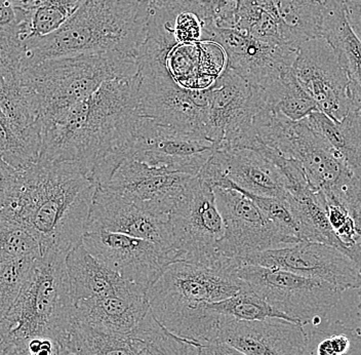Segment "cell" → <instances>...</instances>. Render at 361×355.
I'll return each instance as SVG.
<instances>
[{"mask_svg": "<svg viewBox=\"0 0 361 355\" xmlns=\"http://www.w3.org/2000/svg\"><path fill=\"white\" fill-rule=\"evenodd\" d=\"M168 221L169 217L146 211L123 196L98 186L85 232L109 231L130 235L155 241L171 251Z\"/></svg>", "mask_w": 361, "mask_h": 355, "instance_id": "44dd1931", "label": "cell"}, {"mask_svg": "<svg viewBox=\"0 0 361 355\" xmlns=\"http://www.w3.org/2000/svg\"><path fill=\"white\" fill-rule=\"evenodd\" d=\"M141 74L102 83L89 98L42 128L40 162H71L92 180L140 112Z\"/></svg>", "mask_w": 361, "mask_h": 355, "instance_id": "7a4b0ae2", "label": "cell"}, {"mask_svg": "<svg viewBox=\"0 0 361 355\" xmlns=\"http://www.w3.org/2000/svg\"><path fill=\"white\" fill-rule=\"evenodd\" d=\"M237 273L262 299L303 325L327 318L342 297L329 282L283 269L241 264Z\"/></svg>", "mask_w": 361, "mask_h": 355, "instance_id": "30bf717a", "label": "cell"}, {"mask_svg": "<svg viewBox=\"0 0 361 355\" xmlns=\"http://www.w3.org/2000/svg\"><path fill=\"white\" fill-rule=\"evenodd\" d=\"M259 142L302 167L314 191H329L351 175L335 149L306 121H293L276 110L262 108L254 121Z\"/></svg>", "mask_w": 361, "mask_h": 355, "instance_id": "ba28073f", "label": "cell"}, {"mask_svg": "<svg viewBox=\"0 0 361 355\" xmlns=\"http://www.w3.org/2000/svg\"><path fill=\"white\" fill-rule=\"evenodd\" d=\"M82 243L104 265L148 291L175 255L155 241L109 231L85 232Z\"/></svg>", "mask_w": 361, "mask_h": 355, "instance_id": "9a60e30c", "label": "cell"}, {"mask_svg": "<svg viewBox=\"0 0 361 355\" xmlns=\"http://www.w3.org/2000/svg\"><path fill=\"white\" fill-rule=\"evenodd\" d=\"M306 331L305 355H361L360 327L324 318Z\"/></svg>", "mask_w": 361, "mask_h": 355, "instance_id": "f1b7e54d", "label": "cell"}, {"mask_svg": "<svg viewBox=\"0 0 361 355\" xmlns=\"http://www.w3.org/2000/svg\"><path fill=\"white\" fill-rule=\"evenodd\" d=\"M345 4L350 25L361 40V2L349 0Z\"/></svg>", "mask_w": 361, "mask_h": 355, "instance_id": "b9f144b4", "label": "cell"}, {"mask_svg": "<svg viewBox=\"0 0 361 355\" xmlns=\"http://www.w3.org/2000/svg\"><path fill=\"white\" fill-rule=\"evenodd\" d=\"M241 263L283 269L324 280L342 291L361 288V271L357 265L348 255L327 244L300 241L293 246L255 253Z\"/></svg>", "mask_w": 361, "mask_h": 355, "instance_id": "e0dca14e", "label": "cell"}, {"mask_svg": "<svg viewBox=\"0 0 361 355\" xmlns=\"http://www.w3.org/2000/svg\"><path fill=\"white\" fill-rule=\"evenodd\" d=\"M202 349H203V347H202ZM203 355H207V354H205L204 349H203Z\"/></svg>", "mask_w": 361, "mask_h": 355, "instance_id": "c3c4849f", "label": "cell"}, {"mask_svg": "<svg viewBox=\"0 0 361 355\" xmlns=\"http://www.w3.org/2000/svg\"><path fill=\"white\" fill-rule=\"evenodd\" d=\"M234 30L265 44L288 47L281 22L274 15L262 8L257 0L239 1Z\"/></svg>", "mask_w": 361, "mask_h": 355, "instance_id": "4dcf8cb0", "label": "cell"}, {"mask_svg": "<svg viewBox=\"0 0 361 355\" xmlns=\"http://www.w3.org/2000/svg\"><path fill=\"white\" fill-rule=\"evenodd\" d=\"M193 177L128 160L119 164L104 186L99 187L123 196L146 211L169 217Z\"/></svg>", "mask_w": 361, "mask_h": 355, "instance_id": "d6986e66", "label": "cell"}, {"mask_svg": "<svg viewBox=\"0 0 361 355\" xmlns=\"http://www.w3.org/2000/svg\"><path fill=\"white\" fill-rule=\"evenodd\" d=\"M39 244L19 224L0 212V263L18 258H38Z\"/></svg>", "mask_w": 361, "mask_h": 355, "instance_id": "e575fe53", "label": "cell"}, {"mask_svg": "<svg viewBox=\"0 0 361 355\" xmlns=\"http://www.w3.org/2000/svg\"><path fill=\"white\" fill-rule=\"evenodd\" d=\"M168 225L176 261L211 264L224 258L219 253V243L226 234L225 222L213 187L198 176L192 178L176 203Z\"/></svg>", "mask_w": 361, "mask_h": 355, "instance_id": "9c48e42d", "label": "cell"}, {"mask_svg": "<svg viewBox=\"0 0 361 355\" xmlns=\"http://www.w3.org/2000/svg\"><path fill=\"white\" fill-rule=\"evenodd\" d=\"M256 90L263 101V108L276 110L293 121H303L318 110L314 100L301 87L293 70L267 89Z\"/></svg>", "mask_w": 361, "mask_h": 355, "instance_id": "f546056e", "label": "cell"}, {"mask_svg": "<svg viewBox=\"0 0 361 355\" xmlns=\"http://www.w3.org/2000/svg\"><path fill=\"white\" fill-rule=\"evenodd\" d=\"M307 334L302 323L283 318L240 320L223 316L216 342L245 355H305Z\"/></svg>", "mask_w": 361, "mask_h": 355, "instance_id": "ffe728a7", "label": "cell"}, {"mask_svg": "<svg viewBox=\"0 0 361 355\" xmlns=\"http://www.w3.org/2000/svg\"><path fill=\"white\" fill-rule=\"evenodd\" d=\"M358 297H360V304H358V312H360V331H361V288L360 289V293H358Z\"/></svg>", "mask_w": 361, "mask_h": 355, "instance_id": "bcb514c9", "label": "cell"}, {"mask_svg": "<svg viewBox=\"0 0 361 355\" xmlns=\"http://www.w3.org/2000/svg\"><path fill=\"white\" fill-rule=\"evenodd\" d=\"M263 108L258 90L227 66L209 88L205 137L216 149L250 148L257 141L254 121Z\"/></svg>", "mask_w": 361, "mask_h": 355, "instance_id": "7c38bea8", "label": "cell"}, {"mask_svg": "<svg viewBox=\"0 0 361 355\" xmlns=\"http://www.w3.org/2000/svg\"><path fill=\"white\" fill-rule=\"evenodd\" d=\"M66 265L75 305L79 301L118 293L133 284L97 260L82 241L68 253Z\"/></svg>", "mask_w": 361, "mask_h": 355, "instance_id": "cb8c5ba5", "label": "cell"}, {"mask_svg": "<svg viewBox=\"0 0 361 355\" xmlns=\"http://www.w3.org/2000/svg\"><path fill=\"white\" fill-rule=\"evenodd\" d=\"M18 177L19 172L16 171L0 156V212L11 198L17 184Z\"/></svg>", "mask_w": 361, "mask_h": 355, "instance_id": "ab89813d", "label": "cell"}, {"mask_svg": "<svg viewBox=\"0 0 361 355\" xmlns=\"http://www.w3.org/2000/svg\"><path fill=\"white\" fill-rule=\"evenodd\" d=\"M0 156L16 171L22 172L39 160L40 152L18 135L0 109Z\"/></svg>", "mask_w": 361, "mask_h": 355, "instance_id": "d590c367", "label": "cell"}, {"mask_svg": "<svg viewBox=\"0 0 361 355\" xmlns=\"http://www.w3.org/2000/svg\"><path fill=\"white\" fill-rule=\"evenodd\" d=\"M319 1H324V0H319Z\"/></svg>", "mask_w": 361, "mask_h": 355, "instance_id": "f907efd6", "label": "cell"}, {"mask_svg": "<svg viewBox=\"0 0 361 355\" xmlns=\"http://www.w3.org/2000/svg\"><path fill=\"white\" fill-rule=\"evenodd\" d=\"M240 0H152V6L178 13L191 11L204 21L207 26L234 29L237 6Z\"/></svg>", "mask_w": 361, "mask_h": 355, "instance_id": "1f68e13d", "label": "cell"}, {"mask_svg": "<svg viewBox=\"0 0 361 355\" xmlns=\"http://www.w3.org/2000/svg\"><path fill=\"white\" fill-rule=\"evenodd\" d=\"M0 31H19L18 15L13 0H0Z\"/></svg>", "mask_w": 361, "mask_h": 355, "instance_id": "60d3db41", "label": "cell"}, {"mask_svg": "<svg viewBox=\"0 0 361 355\" xmlns=\"http://www.w3.org/2000/svg\"><path fill=\"white\" fill-rule=\"evenodd\" d=\"M0 355H27L26 352L23 351L20 348L16 346L8 344L0 339Z\"/></svg>", "mask_w": 361, "mask_h": 355, "instance_id": "ee69618b", "label": "cell"}, {"mask_svg": "<svg viewBox=\"0 0 361 355\" xmlns=\"http://www.w3.org/2000/svg\"><path fill=\"white\" fill-rule=\"evenodd\" d=\"M139 72L142 115L161 126L205 137L209 89H183L164 67L142 68Z\"/></svg>", "mask_w": 361, "mask_h": 355, "instance_id": "5bb4252c", "label": "cell"}, {"mask_svg": "<svg viewBox=\"0 0 361 355\" xmlns=\"http://www.w3.org/2000/svg\"><path fill=\"white\" fill-rule=\"evenodd\" d=\"M73 13V11L68 8L53 6V4H45L42 8H37L31 16L30 25H29L30 36L28 40L33 37H42L55 32Z\"/></svg>", "mask_w": 361, "mask_h": 355, "instance_id": "8d00e7d4", "label": "cell"}, {"mask_svg": "<svg viewBox=\"0 0 361 355\" xmlns=\"http://www.w3.org/2000/svg\"><path fill=\"white\" fill-rule=\"evenodd\" d=\"M37 258H18L0 263V322L19 297Z\"/></svg>", "mask_w": 361, "mask_h": 355, "instance_id": "836d02e7", "label": "cell"}, {"mask_svg": "<svg viewBox=\"0 0 361 355\" xmlns=\"http://www.w3.org/2000/svg\"><path fill=\"white\" fill-rule=\"evenodd\" d=\"M207 355H245L225 343L214 342L203 345Z\"/></svg>", "mask_w": 361, "mask_h": 355, "instance_id": "7bdbcfd3", "label": "cell"}, {"mask_svg": "<svg viewBox=\"0 0 361 355\" xmlns=\"http://www.w3.org/2000/svg\"><path fill=\"white\" fill-rule=\"evenodd\" d=\"M204 42L222 45L227 55V66L255 89H267L292 71L297 58L298 49L265 44L234 29L207 26Z\"/></svg>", "mask_w": 361, "mask_h": 355, "instance_id": "ac0fdd59", "label": "cell"}, {"mask_svg": "<svg viewBox=\"0 0 361 355\" xmlns=\"http://www.w3.org/2000/svg\"><path fill=\"white\" fill-rule=\"evenodd\" d=\"M322 37L333 47L351 80L361 89V40L350 25L346 4L324 0Z\"/></svg>", "mask_w": 361, "mask_h": 355, "instance_id": "484cf974", "label": "cell"}, {"mask_svg": "<svg viewBox=\"0 0 361 355\" xmlns=\"http://www.w3.org/2000/svg\"><path fill=\"white\" fill-rule=\"evenodd\" d=\"M68 253L51 250L34 262L19 297L0 322V339L22 349L34 338L66 343L75 318Z\"/></svg>", "mask_w": 361, "mask_h": 355, "instance_id": "5b68a950", "label": "cell"}, {"mask_svg": "<svg viewBox=\"0 0 361 355\" xmlns=\"http://www.w3.org/2000/svg\"><path fill=\"white\" fill-rule=\"evenodd\" d=\"M152 0H85L58 30L23 44L24 64L82 54L135 56L143 44Z\"/></svg>", "mask_w": 361, "mask_h": 355, "instance_id": "277c9868", "label": "cell"}, {"mask_svg": "<svg viewBox=\"0 0 361 355\" xmlns=\"http://www.w3.org/2000/svg\"><path fill=\"white\" fill-rule=\"evenodd\" d=\"M293 71L318 110L333 121H341L352 110L361 109L360 88L324 37L300 45Z\"/></svg>", "mask_w": 361, "mask_h": 355, "instance_id": "8fae6325", "label": "cell"}, {"mask_svg": "<svg viewBox=\"0 0 361 355\" xmlns=\"http://www.w3.org/2000/svg\"><path fill=\"white\" fill-rule=\"evenodd\" d=\"M198 177L213 188H238L255 195L288 198V182L267 156L245 147L218 148Z\"/></svg>", "mask_w": 361, "mask_h": 355, "instance_id": "2e32d148", "label": "cell"}, {"mask_svg": "<svg viewBox=\"0 0 361 355\" xmlns=\"http://www.w3.org/2000/svg\"><path fill=\"white\" fill-rule=\"evenodd\" d=\"M24 47L18 31H0V72L21 69Z\"/></svg>", "mask_w": 361, "mask_h": 355, "instance_id": "f35d334b", "label": "cell"}, {"mask_svg": "<svg viewBox=\"0 0 361 355\" xmlns=\"http://www.w3.org/2000/svg\"><path fill=\"white\" fill-rule=\"evenodd\" d=\"M59 355H75V354H74L73 352L70 351V350L67 349V348L61 347L60 352H59Z\"/></svg>", "mask_w": 361, "mask_h": 355, "instance_id": "f6af8a7d", "label": "cell"}, {"mask_svg": "<svg viewBox=\"0 0 361 355\" xmlns=\"http://www.w3.org/2000/svg\"><path fill=\"white\" fill-rule=\"evenodd\" d=\"M241 262L222 258L214 263L176 261L147 291L155 318L171 334L202 345L218 341L223 315L209 311L247 289L237 269Z\"/></svg>", "mask_w": 361, "mask_h": 355, "instance_id": "3957f363", "label": "cell"}, {"mask_svg": "<svg viewBox=\"0 0 361 355\" xmlns=\"http://www.w3.org/2000/svg\"><path fill=\"white\" fill-rule=\"evenodd\" d=\"M274 15L283 29L284 40L293 49L322 37L324 1L319 0H257Z\"/></svg>", "mask_w": 361, "mask_h": 355, "instance_id": "d4e9b609", "label": "cell"}, {"mask_svg": "<svg viewBox=\"0 0 361 355\" xmlns=\"http://www.w3.org/2000/svg\"><path fill=\"white\" fill-rule=\"evenodd\" d=\"M216 150V145L202 136L161 126L140 114L121 143L96 169L94 179L99 185H105L119 164L128 160L197 176Z\"/></svg>", "mask_w": 361, "mask_h": 355, "instance_id": "52a82bcc", "label": "cell"}, {"mask_svg": "<svg viewBox=\"0 0 361 355\" xmlns=\"http://www.w3.org/2000/svg\"><path fill=\"white\" fill-rule=\"evenodd\" d=\"M171 31L177 44L204 42L205 23L191 11H180L171 23Z\"/></svg>", "mask_w": 361, "mask_h": 355, "instance_id": "74e56055", "label": "cell"}, {"mask_svg": "<svg viewBox=\"0 0 361 355\" xmlns=\"http://www.w3.org/2000/svg\"><path fill=\"white\" fill-rule=\"evenodd\" d=\"M97 184L71 162H44L19 172L1 214L27 230L40 253H69L82 241Z\"/></svg>", "mask_w": 361, "mask_h": 355, "instance_id": "6da1fadb", "label": "cell"}, {"mask_svg": "<svg viewBox=\"0 0 361 355\" xmlns=\"http://www.w3.org/2000/svg\"><path fill=\"white\" fill-rule=\"evenodd\" d=\"M356 1L361 2V0H356Z\"/></svg>", "mask_w": 361, "mask_h": 355, "instance_id": "681fc988", "label": "cell"}, {"mask_svg": "<svg viewBox=\"0 0 361 355\" xmlns=\"http://www.w3.org/2000/svg\"><path fill=\"white\" fill-rule=\"evenodd\" d=\"M137 58L121 53L82 54L23 64L21 78L30 90L42 128L62 119L110 79L132 78Z\"/></svg>", "mask_w": 361, "mask_h": 355, "instance_id": "8992f818", "label": "cell"}, {"mask_svg": "<svg viewBox=\"0 0 361 355\" xmlns=\"http://www.w3.org/2000/svg\"><path fill=\"white\" fill-rule=\"evenodd\" d=\"M63 347L75 355H145L148 350L137 339L103 333L75 320Z\"/></svg>", "mask_w": 361, "mask_h": 355, "instance_id": "83f0119b", "label": "cell"}, {"mask_svg": "<svg viewBox=\"0 0 361 355\" xmlns=\"http://www.w3.org/2000/svg\"><path fill=\"white\" fill-rule=\"evenodd\" d=\"M151 312L147 289L133 284L118 293L79 301L74 320L103 333L135 339Z\"/></svg>", "mask_w": 361, "mask_h": 355, "instance_id": "7402d4cb", "label": "cell"}, {"mask_svg": "<svg viewBox=\"0 0 361 355\" xmlns=\"http://www.w3.org/2000/svg\"><path fill=\"white\" fill-rule=\"evenodd\" d=\"M216 205L226 225L224 239L219 243L223 257L243 261L247 255L300 243L275 225L258 205L241 192L214 188Z\"/></svg>", "mask_w": 361, "mask_h": 355, "instance_id": "4fadbf2b", "label": "cell"}, {"mask_svg": "<svg viewBox=\"0 0 361 355\" xmlns=\"http://www.w3.org/2000/svg\"><path fill=\"white\" fill-rule=\"evenodd\" d=\"M207 307L209 311L216 312L220 315L235 318V320H264L267 318H283V320L298 323L268 304L265 300L257 295L250 286L228 299L209 303Z\"/></svg>", "mask_w": 361, "mask_h": 355, "instance_id": "d6a6232c", "label": "cell"}, {"mask_svg": "<svg viewBox=\"0 0 361 355\" xmlns=\"http://www.w3.org/2000/svg\"><path fill=\"white\" fill-rule=\"evenodd\" d=\"M169 76L185 90H209L227 68V55L216 42L177 44L164 59Z\"/></svg>", "mask_w": 361, "mask_h": 355, "instance_id": "603a6c76", "label": "cell"}, {"mask_svg": "<svg viewBox=\"0 0 361 355\" xmlns=\"http://www.w3.org/2000/svg\"><path fill=\"white\" fill-rule=\"evenodd\" d=\"M338 1L343 2V4H346V2H348L349 0H338Z\"/></svg>", "mask_w": 361, "mask_h": 355, "instance_id": "7dc6e473", "label": "cell"}, {"mask_svg": "<svg viewBox=\"0 0 361 355\" xmlns=\"http://www.w3.org/2000/svg\"><path fill=\"white\" fill-rule=\"evenodd\" d=\"M306 121L335 149L345 166L361 181V109L352 110L335 121L316 110Z\"/></svg>", "mask_w": 361, "mask_h": 355, "instance_id": "4316f807", "label": "cell"}]
</instances>
